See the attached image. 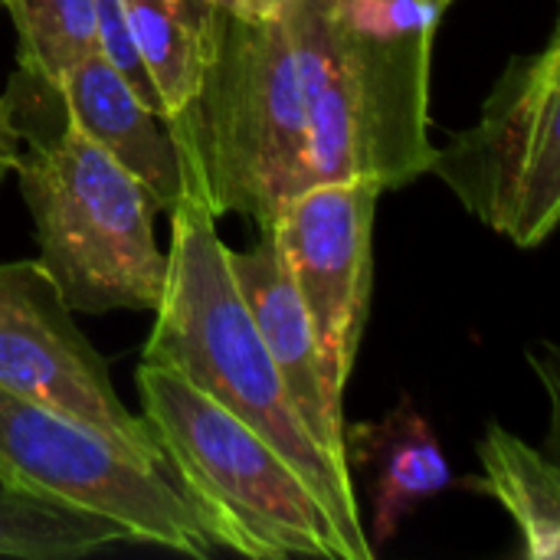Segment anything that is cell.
<instances>
[{"mask_svg":"<svg viewBox=\"0 0 560 560\" xmlns=\"http://www.w3.org/2000/svg\"><path fill=\"white\" fill-rule=\"evenodd\" d=\"M430 0H282L312 138V184L374 177L384 194L430 171Z\"/></svg>","mask_w":560,"mask_h":560,"instance_id":"obj_1","label":"cell"},{"mask_svg":"<svg viewBox=\"0 0 560 560\" xmlns=\"http://www.w3.org/2000/svg\"><path fill=\"white\" fill-rule=\"evenodd\" d=\"M141 361L177 371L200 394L269 440L331 512L354 560L377 551L361 522L354 479L302 427L230 266V246L194 200L171 207L167 282Z\"/></svg>","mask_w":560,"mask_h":560,"instance_id":"obj_2","label":"cell"},{"mask_svg":"<svg viewBox=\"0 0 560 560\" xmlns=\"http://www.w3.org/2000/svg\"><path fill=\"white\" fill-rule=\"evenodd\" d=\"M164 128L180 164V200L269 230L279 207L312 184L305 98L282 20L210 7L200 85Z\"/></svg>","mask_w":560,"mask_h":560,"instance_id":"obj_3","label":"cell"},{"mask_svg":"<svg viewBox=\"0 0 560 560\" xmlns=\"http://www.w3.org/2000/svg\"><path fill=\"white\" fill-rule=\"evenodd\" d=\"M141 420L210 548L253 560H354L302 472L177 371L141 361Z\"/></svg>","mask_w":560,"mask_h":560,"instance_id":"obj_4","label":"cell"},{"mask_svg":"<svg viewBox=\"0 0 560 560\" xmlns=\"http://www.w3.org/2000/svg\"><path fill=\"white\" fill-rule=\"evenodd\" d=\"M30 148L16 158L20 194L33 217L39 266L72 312H151L167 282L154 240L158 197L59 108L56 118L13 121Z\"/></svg>","mask_w":560,"mask_h":560,"instance_id":"obj_5","label":"cell"},{"mask_svg":"<svg viewBox=\"0 0 560 560\" xmlns=\"http://www.w3.org/2000/svg\"><path fill=\"white\" fill-rule=\"evenodd\" d=\"M459 203L522 249L541 246L560 220V33L512 56L472 128L433 151Z\"/></svg>","mask_w":560,"mask_h":560,"instance_id":"obj_6","label":"cell"},{"mask_svg":"<svg viewBox=\"0 0 560 560\" xmlns=\"http://www.w3.org/2000/svg\"><path fill=\"white\" fill-rule=\"evenodd\" d=\"M0 486L98 512L118 522L131 545H154L197 560L213 555L171 472L138 463L98 430L20 400L3 387Z\"/></svg>","mask_w":560,"mask_h":560,"instance_id":"obj_7","label":"cell"},{"mask_svg":"<svg viewBox=\"0 0 560 560\" xmlns=\"http://www.w3.org/2000/svg\"><path fill=\"white\" fill-rule=\"evenodd\" d=\"M0 387L98 430L151 469H164L144 420L112 387L108 368L36 259L0 266Z\"/></svg>","mask_w":560,"mask_h":560,"instance_id":"obj_8","label":"cell"},{"mask_svg":"<svg viewBox=\"0 0 560 560\" xmlns=\"http://www.w3.org/2000/svg\"><path fill=\"white\" fill-rule=\"evenodd\" d=\"M374 177L315 180L289 197L269 233L305 305L331 390L345 397L374 285Z\"/></svg>","mask_w":560,"mask_h":560,"instance_id":"obj_9","label":"cell"},{"mask_svg":"<svg viewBox=\"0 0 560 560\" xmlns=\"http://www.w3.org/2000/svg\"><path fill=\"white\" fill-rule=\"evenodd\" d=\"M230 266L302 427L341 469H348L345 397L331 390L312 322L276 253L272 233L259 230V243L246 253L230 249Z\"/></svg>","mask_w":560,"mask_h":560,"instance_id":"obj_10","label":"cell"},{"mask_svg":"<svg viewBox=\"0 0 560 560\" xmlns=\"http://www.w3.org/2000/svg\"><path fill=\"white\" fill-rule=\"evenodd\" d=\"M66 118L135 174L171 210L184 197L180 164L158 112L128 85V79L92 49L56 82Z\"/></svg>","mask_w":560,"mask_h":560,"instance_id":"obj_11","label":"cell"},{"mask_svg":"<svg viewBox=\"0 0 560 560\" xmlns=\"http://www.w3.org/2000/svg\"><path fill=\"white\" fill-rule=\"evenodd\" d=\"M345 463L371 499V548L387 545L413 509L453 486L446 453L427 417L404 397L384 420L345 423Z\"/></svg>","mask_w":560,"mask_h":560,"instance_id":"obj_12","label":"cell"},{"mask_svg":"<svg viewBox=\"0 0 560 560\" xmlns=\"http://www.w3.org/2000/svg\"><path fill=\"white\" fill-rule=\"evenodd\" d=\"M482 476L463 479L466 489L495 499L522 535L528 560H555L560 555V469L555 456L538 453L522 436L489 427L479 440Z\"/></svg>","mask_w":560,"mask_h":560,"instance_id":"obj_13","label":"cell"},{"mask_svg":"<svg viewBox=\"0 0 560 560\" xmlns=\"http://www.w3.org/2000/svg\"><path fill=\"white\" fill-rule=\"evenodd\" d=\"M138 62L154 89L161 121L174 118L197 92L207 62L203 0H121Z\"/></svg>","mask_w":560,"mask_h":560,"instance_id":"obj_14","label":"cell"},{"mask_svg":"<svg viewBox=\"0 0 560 560\" xmlns=\"http://www.w3.org/2000/svg\"><path fill=\"white\" fill-rule=\"evenodd\" d=\"M121 541H128V532L98 512L0 486V558L79 560Z\"/></svg>","mask_w":560,"mask_h":560,"instance_id":"obj_15","label":"cell"},{"mask_svg":"<svg viewBox=\"0 0 560 560\" xmlns=\"http://www.w3.org/2000/svg\"><path fill=\"white\" fill-rule=\"evenodd\" d=\"M3 7L20 36V69L49 85L98 49L95 0H3Z\"/></svg>","mask_w":560,"mask_h":560,"instance_id":"obj_16","label":"cell"},{"mask_svg":"<svg viewBox=\"0 0 560 560\" xmlns=\"http://www.w3.org/2000/svg\"><path fill=\"white\" fill-rule=\"evenodd\" d=\"M203 3L226 10L233 16H243V20H276L282 7V0H203Z\"/></svg>","mask_w":560,"mask_h":560,"instance_id":"obj_17","label":"cell"},{"mask_svg":"<svg viewBox=\"0 0 560 560\" xmlns=\"http://www.w3.org/2000/svg\"><path fill=\"white\" fill-rule=\"evenodd\" d=\"M16 158H20V135H16V128L7 115V105L0 98V184L16 167Z\"/></svg>","mask_w":560,"mask_h":560,"instance_id":"obj_18","label":"cell"},{"mask_svg":"<svg viewBox=\"0 0 560 560\" xmlns=\"http://www.w3.org/2000/svg\"><path fill=\"white\" fill-rule=\"evenodd\" d=\"M430 3H436V7H440V10H446V7H450V3H453V0H430Z\"/></svg>","mask_w":560,"mask_h":560,"instance_id":"obj_19","label":"cell"}]
</instances>
